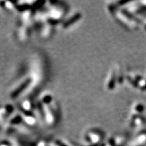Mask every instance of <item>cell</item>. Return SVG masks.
<instances>
[{
	"mask_svg": "<svg viewBox=\"0 0 146 146\" xmlns=\"http://www.w3.org/2000/svg\"><path fill=\"white\" fill-rule=\"evenodd\" d=\"M55 13H56V14H57L58 16H60V14H59V13H58V12H57V11H56V12H55ZM54 12H52V18H54Z\"/></svg>",
	"mask_w": 146,
	"mask_h": 146,
	"instance_id": "6da1fadb",
	"label": "cell"
}]
</instances>
